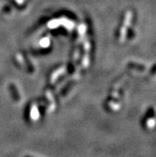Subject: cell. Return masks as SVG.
<instances>
[{
  "label": "cell",
  "instance_id": "1",
  "mask_svg": "<svg viewBox=\"0 0 156 157\" xmlns=\"http://www.w3.org/2000/svg\"><path fill=\"white\" fill-rule=\"evenodd\" d=\"M26 157H31V156H26Z\"/></svg>",
  "mask_w": 156,
  "mask_h": 157
}]
</instances>
